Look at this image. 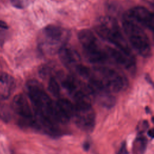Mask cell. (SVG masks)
<instances>
[{
    "label": "cell",
    "instance_id": "cell-1",
    "mask_svg": "<svg viewBox=\"0 0 154 154\" xmlns=\"http://www.w3.org/2000/svg\"><path fill=\"white\" fill-rule=\"evenodd\" d=\"M95 31L102 39L112 44L115 48L132 54L128 42L117 21L114 17L108 16L100 17L95 25Z\"/></svg>",
    "mask_w": 154,
    "mask_h": 154
},
{
    "label": "cell",
    "instance_id": "cell-2",
    "mask_svg": "<svg viewBox=\"0 0 154 154\" xmlns=\"http://www.w3.org/2000/svg\"><path fill=\"white\" fill-rule=\"evenodd\" d=\"M69 35L68 30L55 25H49L42 31L38 48L40 51L46 54L58 53L67 45Z\"/></svg>",
    "mask_w": 154,
    "mask_h": 154
},
{
    "label": "cell",
    "instance_id": "cell-3",
    "mask_svg": "<svg viewBox=\"0 0 154 154\" xmlns=\"http://www.w3.org/2000/svg\"><path fill=\"white\" fill-rule=\"evenodd\" d=\"M122 26L123 31L132 47L144 58H149L152 55V49L149 38L144 31L132 21L125 19Z\"/></svg>",
    "mask_w": 154,
    "mask_h": 154
},
{
    "label": "cell",
    "instance_id": "cell-4",
    "mask_svg": "<svg viewBox=\"0 0 154 154\" xmlns=\"http://www.w3.org/2000/svg\"><path fill=\"white\" fill-rule=\"evenodd\" d=\"M90 76L96 79L102 86L110 93H117L125 90L128 80L117 70L108 67L99 66L94 68Z\"/></svg>",
    "mask_w": 154,
    "mask_h": 154
},
{
    "label": "cell",
    "instance_id": "cell-5",
    "mask_svg": "<svg viewBox=\"0 0 154 154\" xmlns=\"http://www.w3.org/2000/svg\"><path fill=\"white\" fill-rule=\"evenodd\" d=\"M84 55L88 61L99 64L105 61L108 58L106 51L102 48L98 39L90 29H84L78 34Z\"/></svg>",
    "mask_w": 154,
    "mask_h": 154
},
{
    "label": "cell",
    "instance_id": "cell-6",
    "mask_svg": "<svg viewBox=\"0 0 154 154\" xmlns=\"http://www.w3.org/2000/svg\"><path fill=\"white\" fill-rule=\"evenodd\" d=\"M28 96L31 102L34 114H40L47 117L48 112L54 101L37 81L32 79L26 83Z\"/></svg>",
    "mask_w": 154,
    "mask_h": 154
},
{
    "label": "cell",
    "instance_id": "cell-7",
    "mask_svg": "<svg viewBox=\"0 0 154 154\" xmlns=\"http://www.w3.org/2000/svg\"><path fill=\"white\" fill-rule=\"evenodd\" d=\"M73 118H74L76 126L81 130L86 132H91L94 129L96 114L91 105L75 106V112Z\"/></svg>",
    "mask_w": 154,
    "mask_h": 154
},
{
    "label": "cell",
    "instance_id": "cell-8",
    "mask_svg": "<svg viewBox=\"0 0 154 154\" xmlns=\"http://www.w3.org/2000/svg\"><path fill=\"white\" fill-rule=\"evenodd\" d=\"M128 20L140 24L141 26L153 30L154 27V15L153 13L143 6H136L131 8L127 14Z\"/></svg>",
    "mask_w": 154,
    "mask_h": 154
},
{
    "label": "cell",
    "instance_id": "cell-9",
    "mask_svg": "<svg viewBox=\"0 0 154 154\" xmlns=\"http://www.w3.org/2000/svg\"><path fill=\"white\" fill-rule=\"evenodd\" d=\"M109 55L116 63L130 72L135 70V60L132 54L126 53L116 48L107 47L106 50Z\"/></svg>",
    "mask_w": 154,
    "mask_h": 154
},
{
    "label": "cell",
    "instance_id": "cell-10",
    "mask_svg": "<svg viewBox=\"0 0 154 154\" xmlns=\"http://www.w3.org/2000/svg\"><path fill=\"white\" fill-rule=\"evenodd\" d=\"M61 63L67 69L75 72L82 64L78 52L67 45L63 47L58 53Z\"/></svg>",
    "mask_w": 154,
    "mask_h": 154
},
{
    "label": "cell",
    "instance_id": "cell-11",
    "mask_svg": "<svg viewBox=\"0 0 154 154\" xmlns=\"http://www.w3.org/2000/svg\"><path fill=\"white\" fill-rule=\"evenodd\" d=\"M12 108L23 119V122L29 125L34 117V115L29 102L23 94H19L14 97L12 102Z\"/></svg>",
    "mask_w": 154,
    "mask_h": 154
},
{
    "label": "cell",
    "instance_id": "cell-12",
    "mask_svg": "<svg viewBox=\"0 0 154 154\" xmlns=\"http://www.w3.org/2000/svg\"><path fill=\"white\" fill-rule=\"evenodd\" d=\"M14 79L8 73L0 71V98L7 99L15 88Z\"/></svg>",
    "mask_w": 154,
    "mask_h": 154
},
{
    "label": "cell",
    "instance_id": "cell-13",
    "mask_svg": "<svg viewBox=\"0 0 154 154\" xmlns=\"http://www.w3.org/2000/svg\"><path fill=\"white\" fill-rule=\"evenodd\" d=\"M57 103L69 119L73 118L75 112V104L66 99H59Z\"/></svg>",
    "mask_w": 154,
    "mask_h": 154
},
{
    "label": "cell",
    "instance_id": "cell-14",
    "mask_svg": "<svg viewBox=\"0 0 154 154\" xmlns=\"http://www.w3.org/2000/svg\"><path fill=\"white\" fill-rule=\"evenodd\" d=\"M147 140L144 137L140 135L137 137L133 144V154H144L147 147Z\"/></svg>",
    "mask_w": 154,
    "mask_h": 154
},
{
    "label": "cell",
    "instance_id": "cell-15",
    "mask_svg": "<svg viewBox=\"0 0 154 154\" xmlns=\"http://www.w3.org/2000/svg\"><path fill=\"white\" fill-rule=\"evenodd\" d=\"M48 89L55 96H58L60 93V86L58 79L54 76H51L48 84Z\"/></svg>",
    "mask_w": 154,
    "mask_h": 154
},
{
    "label": "cell",
    "instance_id": "cell-16",
    "mask_svg": "<svg viewBox=\"0 0 154 154\" xmlns=\"http://www.w3.org/2000/svg\"><path fill=\"white\" fill-rule=\"evenodd\" d=\"M0 118L4 121H8L10 119V111L7 106L0 102Z\"/></svg>",
    "mask_w": 154,
    "mask_h": 154
},
{
    "label": "cell",
    "instance_id": "cell-17",
    "mask_svg": "<svg viewBox=\"0 0 154 154\" xmlns=\"http://www.w3.org/2000/svg\"><path fill=\"white\" fill-rule=\"evenodd\" d=\"M149 127V123L147 120H143L139 123L138 126L137 127V129L138 132L143 133Z\"/></svg>",
    "mask_w": 154,
    "mask_h": 154
},
{
    "label": "cell",
    "instance_id": "cell-18",
    "mask_svg": "<svg viewBox=\"0 0 154 154\" xmlns=\"http://www.w3.org/2000/svg\"><path fill=\"white\" fill-rule=\"evenodd\" d=\"M11 5L16 8L22 9L24 7V3L23 0H9Z\"/></svg>",
    "mask_w": 154,
    "mask_h": 154
},
{
    "label": "cell",
    "instance_id": "cell-19",
    "mask_svg": "<svg viewBox=\"0 0 154 154\" xmlns=\"http://www.w3.org/2000/svg\"><path fill=\"white\" fill-rule=\"evenodd\" d=\"M128 151L126 149V144L123 143L122 146L121 148L120 149V150L119 151V153L118 154H127Z\"/></svg>",
    "mask_w": 154,
    "mask_h": 154
},
{
    "label": "cell",
    "instance_id": "cell-20",
    "mask_svg": "<svg viewBox=\"0 0 154 154\" xmlns=\"http://www.w3.org/2000/svg\"><path fill=\"white\" fill-rule=\"evenodd\" d=\"M0 28H1L2 29H7L8 28L7 24L5 22H4L2 20H0Z\"/></svg>",
    "mask_w": 154,
    "mask_h": 154
},
{
    "label": "cell",
    "instance_id": "cell-21",
    "mask_svg": "<svg viewBox=\"0 0 154 154\" xmlns=\"http://www.w3.org/2000/svg\"><path fill=\"white\" fill-rule=\"evenodd\" d=\"M148 135L151 138H153V137H154V129L153 128L149 129V131H148Z\"/></svg>",
    "mask_w": 154,
    "mask_h": 154
},
{
    "label": "cell",
    "instance_id": "cell-22",
    "mask_svg": "<svg viewBox=\"0 0 154 154\" xmlns=\"http://www.w3.org/2000/svg\"><path fill=\"white\" fill-rule=\"evenodd\" d=\"M84 148L85 149V150H88V149L90 148V144L88 143H85L84 144Z\"/></svg>",
    "mask_w": 154,
    "mask_h": 154
}]
</instances>
